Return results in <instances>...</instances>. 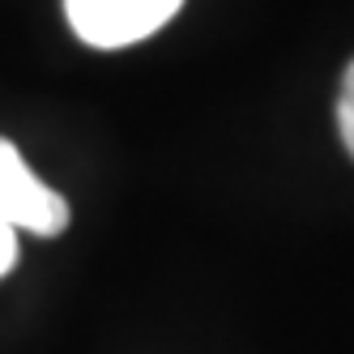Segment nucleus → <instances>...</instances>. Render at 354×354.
Returning <instances> with one entry per match:
<instances>
[{
	"label": "nucleus",
	"instance_id": "20e7f679",
	"mask_svg": "<svg viewBox=\"0 0 354 354\" xmlns=\"http://www.w3.org/2000/svg\"><path fill=\"white\" fill-rule=\"evenodd\" d=\"M13 265H17V231L0 226V277H5Z\"/></svg>",
	"mask_w": 354,
	"mask_h": 354
},
{
	"label": "nucleus",
	"instance_id": "f257e3e1",
	"mask_svg": "<svg viewBox=\"0 0 354 354\" xmlns=\"http://www.w3.org/2000/svg\"><path fill=\"white\" fill-rule=\"evenodd\" d=\"M184 0H64L68 26L90 47H133L162 30Z\"/></svg>",
	"mask_w": 354,
	"mask_h": 354
},
{
	"label": "nucleus",
	"instance_id": "7ed1b4c3",
	"mask_svg": "<svg viewBox=\"0 0 354 354\" xmlns=\"http://www.w3.org/2000/svg\"><path fill=\"white\" fill-rule=\"evenodd\" d=\"M337 129H342V141H346L350 158H354V60H350V68H346L342 94H337Z\"/></svg>",
	"mask_w": 354,
	"mask_h": 354
},
{
	"label": "nucleus",
	"instance_id": "f03ea898",
	"mask_svg": "<svg viewBox=\"0 0 354 354\" xmlns=\"http://www.w3.org/2000/svg\"><path fill=\"white\" fill-rule=\"evenodd\" d=\"M0 226L30 235H60L68 226L64 196L47 188L5 137H0Z\"/></svg>",
	"mask_w": 354,
	"mask_h": 354
}]
</instances>
